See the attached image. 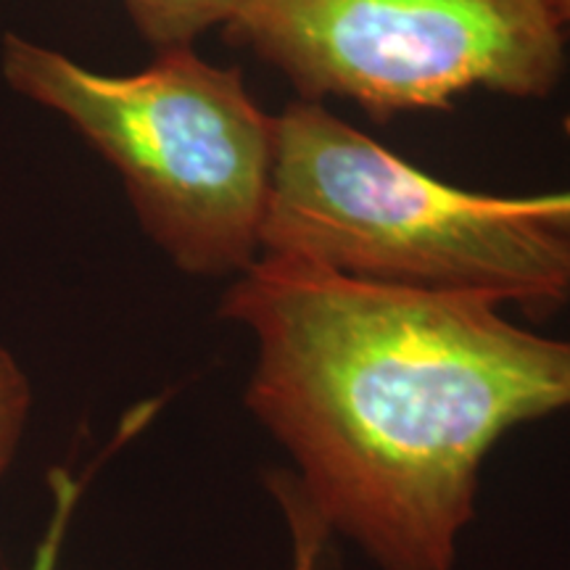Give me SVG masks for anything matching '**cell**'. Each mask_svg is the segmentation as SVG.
I'll list each match as a JSON object with an SVG mask.
<instances>
[{"label": "cell", "mask_w": 570, "mask_h": 570, "mask_svg": "<svg viewBox=\"0 0 570 570\" xmlns=\"http://www.w3.org/2000/svg\"><path fill=\"white\" fill-rule=\"evenodd\" d=\"M32 407V389L13 354L0 344V479L17 458Z\"/></svg>", "instance_id": "obj_7"}, {"label": "cell", "mask_w": 570, "mask_h": 570, "mask_svg": "<svg viewBox=\"0 0 570 570\" xmlns=\"http://www.w3.org/2000/svg\"><path fill=\"white\" fill-rule=\"evenodd\" d=\"M475 294L259 254L219 315L256 338L246 407L304 494L383 570H452L479 473L512 428L570 410V341Z\"/></svg>", "instance_id": "obj_1"}, {"label": "cell", "mask_w": 570, "mask_h": 570, "mask_svg": "<svg viewBox=\"0 0 570 570\" xmlns=\"http://www.w3.org/2000/svg\"><path fill=\"white\" fill-rule=\"evenodd\" d=\"M558 6V17L562 21V27H570V0H554Z\"/></svg>", "instance_id": "obj_9"}, {"label": "cell", "mask_w": 570, "mask_h": 570, "mask_svg": "<svg viewBox=\"0 0 570 570\" xmlns=\"http://www.w3.org/2000/svg\"><path fill=\"white\" fill-rule=\"evenodd\" d=\"M51 487V518H48L42 539L35 547L30 570H59V560L67 541L71 518L82 497V481L69 473V468H53L48 473ZM267 489L281 504L291 533V570H331V525L315 510L298 479L288 470L267 473Z\"/></svg>", "instance_id": "obj_5"}, {"label": "cell", "mask_w": 570, "mask_h": 570, "mask_svg": "<svg viewBox=\"0 0 570 570\" xmlns=\"http://www.w3.org/2000/svg\"><path fill=\"white\" fill-rule=\"evenodd\" d=\"M0 69L114 164L142 230L183 273L244 275L259 259L277 117L238 67L177 46L135 75H101L9 32Z\"/></svg>", "instance_id": "obj_3"}, {"label": "cell", "mask_w": 570, "mask_h": 570, "mask_svg": "<svg viewBox=\"0 0 570 570\" xmlns=\"http://www.w3.org/2000/svg\"><path fill=\"white\" fill-rule=\"evenodd\" d=\"M523 206L537 223H541L560 240L570 256V190H558V194L541 196H520Z\"/></svg>", "instance_id": "obj_8"}, {"label": "cell", "mask_w": 570, "mask_h": 570, "mask_svg": "<svg viewBox=\"0 0 570 570\" xmlns=\"http://www.w3.org/2000/svg\"><path fill=\"white\" fill-rule=\"evenodd\" d=\"M262 254L367 283L487 296L531 315L570 298V256L523 198L441 183L317 101L277 117Z\"/></svg>", "instance_id": "obj_2"}, {"label": "cell", "mask_w": 570, "mask_h": 570, "mask_svg": "<svg viewBox=\"0 0 570 570\" xmlns=\"http://www.w3.org/2000/svg\"><path fill=\"white\" fill-rule=\"evenodd\" d=\"M127 17L156 51L194 46L206 30L227 24L240 0H122Z\"/></svg>", "instance_id": "obj_6"}, {"label": "cell", "mask_w": 570, "mask_h": 570, "mask_svg": "<svg viewBox=\"0 0 570 570\" xmlns=\"http://www.w3.org/2000/svg\"><path fill=\"white\" fill-rule=\"evenodd\" d=\"M225 38L304 101L348 98L375 119L470 90L544 98L566 71L554 0H240Z\"/></svg>", "instance_id": "obj_4"}]
</instances>
